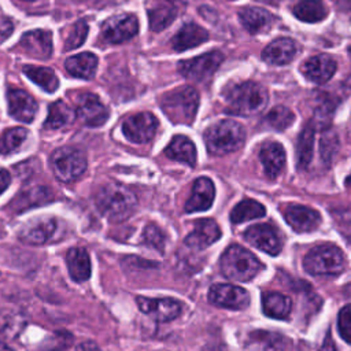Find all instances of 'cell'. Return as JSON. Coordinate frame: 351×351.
Listing matches in <instances>:
<instances>
[{
  "label": "cell",
  "instance_id": "7dc6e473",
  "mask_svg": "<svg viewBox=\"0 0 351 351\" xmlns=\"http://www.w3.org/2000/svg\"><path fill=\"white\" fill-rule=\"evenodd\" d=\"M346 185H347L348 188H351V174L346 178Z\"/></svg>",
  "mask_w": 351,
  "mask_h": 351
},
{
  "label": "cell",
  "instance_id": "74e56055",
  "mask_svg": "<svg viewBox=\"0 0 351 351\" xmlns=\"http://www.w3.org/2000/svg\"><path fill=\"white\" fill-rule=\"evenodd\" d=\"M88 23L85 21H78L73 25V27L69 32L67 38L64 40V51H71L84 44L88 36Z\"/></svg>",
  "mask_w": 351,
  "mask_h": 351
},
{
  "label": "cell",
  "instance_id": "ab89813d",
  "mask_svg": "<svg viewBox=\"0 0 351 351\" xmlns=\"http://www.w3.org/2000/svg\"><path fill=\"white\" fill-rule=\"evenodd\" d=\"M337 328H339L340 336L348 344H351V304H347L340 310L339 318H337Z\"/></svg>",
  "mask_w": 351,
  "mask_h": 351
},
{
  "label": "cell",
  "instance_id": "7a4b0ae2",
  "mask_svg": "<svg viewBox=\"0 0 351 351\" xmlns=\"http://www.w3.org/2000/svg\"><path fill=\"white\" fill-rule=\"evenodd\" d=\"M228 112L248 117L261 112L267 104L266 89L254 81H243L228 86L223 92Z\"/></svg>",
  "mask_w": 351,
  "mask_h": 351
},
{
  "label": "cell",
  "instance_id": "cb8c5ba5",
  "mask_svg": "<svg viewBox=\"0 0 351 351\" xmlns=\"http://www.w3.org/2000/svg\"><path fill=\"white\" fill-rule=\"evenodd\" d=\"M298 53V44L292 38H277L271 41L262 52V59L270 64L282 66L293 60Z\"/></svg>",
  "mask_w": 351,
  "mask_h": 351
},
{
  "label": "cell",
  "instance_id": "8d00e7d4",
  "mask_svg": "<svg viewBox=\"0 0 351 351\" xmlns=\"http://www.w3.org/2000/svg\"><path fill=\"white\" fill-rule=\"evenodd\" d=\"M293 119H295L293 112L284 106H277L271 108L265 118L266 123L276 130H285L292 125Z\"/></svg>",
  "mask_w": 351,
  "mask_h": 351
},
{
  "label": "cell",
  "instance_id": "9c48e42d",
  "mask_svg": "<svg viewBox=\"0 0 351 351\" xmlns=\"http://www.w3.org/2000/svg\"><path fill=\"white\" fill-rule=\"evenodd\" d=\"M58 228V219L53 217L33 218L21 226L18 230V239L25 244H45L55 237Z\"/></svg>",
  "mask_w": 351,
  "mask_h": 351
},
{
  "label": "cell",
  "instance_id": "4fadbf2b",
  "mask_svg": "<svg viewBox=\"0 0 351 351\" xmlns=\"http://www.w3.org/2000/svg\"><path fill=\"white\" fill-rule=\"evenodd\" d=\"M244 239L251 245L273 256L278 255L282 248V241L278 230L269 223H259V225L250 226L244 233Z\"/></svg>",
  "mask_w": 351,
  "mask_h": 351
},
{
  "label": "cell",
  "instance_id": "7c38bea8",
  "mask_svg": "<svg viewBox=\"0 0 351 351\" xmlns=\"http://www.w3.org/2000/svg\"><path fill=\"white\" fill-rule=\"evenodd\" d=\"M75 115L84 125L97 128L106 123L110 112L96 95L81 93L75 100Z\"/></svg>",
  "mask_w": 351,
  "mask_h": 351
},
{
  "label": "cell",
  "instance_id": "e575fe53",
  "mask_svg": "<svg viewBox=\"0 0 351 351\" xmlns=\"http://www.w3.org/2000/svg\"><path fill=\"white\" fill-rule=\"evenodd\" d=\"M266 213V208L263 204L254 199H244L240 203H237L233 210L230 211V221L233 223H243L250 219L261 218Z\"/></svg>",
  "mask_w": 351,
  "mask_h": 351
},
{
  "label": "cell",
  "instance_id": "7bdbcfd3",
  "mask_svg": "<svg viewBox=\"0 0 351 351\" xmlns=\"http://www.w3.org/2000/svg\"><path fill=\"white\" fill-rule=\"evenodd\" d=\"M11 182L10 173L7 170H0V193L4 192Z\"/></svg>",
  "mask_w": 351,
  "mask_h": 351
},
{
  "label": "cell",
  "instance_id": "ffe728a7",
  "mask_svg": "<svg viewBox=\"0 0 351 351\" xmlns=\"http://www.w3.org/2000/svg\"><path fill=\"white\" fill-rule=\"evenodd\" d=\"M19 47L29 56L47 59L52 53V36L47 30H32L22 36Z\"/></svg>",
  "mask_w": 351,
  "mask_h": 351
},
{
  "label": "cell",
  "instance_id": "f6af8a7d",
  "mask_svg": "<svg viewBox=\"0 0 351 351\" xmlns=\"http://www.w3.org/2000/svg\"><path fill=\"white\" fill-rule=\"evenodd\" d=\"M333 1H336L337 5L341 8H348L351 5V0H333Z\"/></svg>",
  "mask_w": 351,
  "mask_h": 351
},
{
  "label": "cell",
  "instance_id": "d590c367",
  "mask_svg": "<svg viewBox=\"0 0 351 351\" xmlns=\"http://www.w3.org/2000/svg\"><path fill=\"white\" fill-rule=\"evenodd\" d=\"M27 130L25 128L7 129L0 137V154L7 155L15 152L27 138Z\"/></svg>",
  "mask_w": 351,
  "mask_h": 351
},
{
  "label": "cell",
  "instance_id": "f1b7e54d",
  "mask_svg": "<svg viewBox=\"0 0 351 351\" xmlns=\"http://www.w3.org/2000/svg\"><path fill=\"white\" fill-rule=\"evenodd\" d=\"M64 69L73 77L89 80L96 73L97 58L92 52H82L67 58L64 62Z\"/></svg>",
  "mask_w": 351,
  "mask_h": 351
},
{
  "label": "cell",
  "instance_id": "5bb4252c",
  "mask_svg": "<svg viewBox=\"0 0 351 351\" xmlns=\"http://www.w3.org/2000/svg\"><path fill=\"white\" fill-rule=\"evenodd\" d=\"M208 300L219 307L243 310L250 304V295L244 288L232 284H215L208 291Z\"/></svg>",
  "mask_w": 351,
  "mask_h": 351
},
{
  "label": "cell",
  "instance_id": "f35d334b",
  "mask_svg": "<svg viewBox=\"0 0 351 351\" xmlns=\"http://www.w3.org/2000/svg\"><path fill=\"white\" fill-rule=\"evenodd\" d=\"M143 243L147 244L148 247H152V248L163 252L165 243H166V236H165V233L156 225L149 223L144 229Z\"/></svg>",
  "mask_w": 351,
  "mask_h": 351
},
{
  "label": "cell",
  "instance_id": "8992f818",
  "mask_svg": "<svg viewBox=\"0 0 351 351\" xmlns=\"http://www.w3.org/2000/svg\"><path fill=\"white\" fill-rule=\"evenodd\" d=\"M303 266L313 276H336L346 266L343 251L332 244L318 245L307 252L303 259Z\"/></svg>",
  "mask_w": 351,
  "mask_h": 351
},
{
  "label": "cell",
  "instance_id": "c3c4849f",
  "mask_svg": "<svg viewBox=\"0 0 351 351\" xmlns=\"http://www.w3.org/2000/svg\"><path fill=\"white\" fill-rule=\"evenodd\" d=\"M26 1H34V0H26Z\"/></svg>",
  "mask_w": 351,
  "mask_h": 351
},
{
  "label": "cell",
  "instance_id": "6da1fadb",
  "mask_svg": "<svg viewBox=\"0 0 351 351\" xmlns=\"http://www.w3.org/2000/svg\"><path fill=\"white\" fill-rule=\"evenodd\" d=\"M97 210L111 222H122L129 218L136 206V195L119 182H108L103 185L95 195Z\"/></svg>",
  "mask_w": 351,
  "mask_h": 351
},
{
  "label": "cell",
  "instance_id": "d6a6232c",
  "mask_svg": "<svg viewBox=\"0 0 351 351\" xmlns=\"http://www.w3.org/2000/svg\"><path fill=\"white\" fill-rule=\"evenodd\" d=\"M314 123L310 122L307 123L299 137H298V144H296V162L299 169H307L311 158H313V147H314Z\"/></svg>",
  "mask_w": 351,
  "mask_h": 351
},
{
  "label": "cell",
  "instance_id": "ac0fdd59",
  "mask_svg": "<svg viewBox=\"0 0 351 351\" xmlns=\"http://www.w3.org/2000/svg\"><path fill=\"white\" fill-rule=\"evenodd\" d=\"M284 218L288 225L298 233L311 232L321 223L319 213L302 204L287 206L284 210Z\"/></svg>",
  "mask_w": 351,
  "mask_h": 351
},
{
  "label": "cell",
  "instance_id": "603a6c76",
  "mask_svg": "<svg viewBox=\"0 0 351 351\" xmlns=\"http://www.w3.org/2000/svg\"><path fill=\"white\" fill-rule=\"evenodd\" d=\"M259 159L263 166L265 174L269 178H277L285 166V149L280 143H265L259 151Z\"/></svg>",
  "mask_w": 351,
  "mask_h": 351
},
{
  "label": "cell",
  "instance_id": "e0dca14e",
  "mask_svg": "<svg viewBox=\"0 0 351 351\" xmlns=\"http://www.w3.org/2000/svg\"><path fill=\"white\" fill-rule=\"evenodd\" d=\"M7 103H8V112L10 115L21 122H32L37 114L38 104L33 96L27 92L11 88L7 92Z\"/></svg>",
  "mask_w": 351,
  "mask_h": 351
},
{
  "label": "cell",
  "instance_id": "bcb514c9",
  "mask_svg": "<svg viewBox=\"0 0 351 351\" xmlns=\"http://www.w3.org/2000/svg\"><path fill=\"white\" fill-rule=\"evenodd\" d=\"M0 351H14L11 347H8L4 341L0 340Z\"/></svg>",
  "mask_w": 351,
  "mask_h": 351
},
{
  "label": "cell",
  "instance_id": "836d02e7",
  "mask_svg": "<svg viewBox=\"0 0 351 351\" xmlns=\"http://www.w3.org/2000/svg\"><path fill=\"white\" fill-rule=\"evenodd\" d=\"M25 75L32 80L36 85H38L45 92H55L59 86L58 75L48 67H37V66H25L22 69Z\"/></svg>",
  "mask_w": 351,
  "mask_h": 351
},
{
  "label": "cell",
  "instance_id": "ee69618b",
  "mask_svg": "<svg viewBox=\"0 0 351 351\" xmlns=\"http://www.w3.org/2000/svg\"><path fill=\"white\" fill-rule=\"evenodd\" d=\"M75 351H100V348L95 341H82L77 346Z\"/></svg>",
  "mask_w": 351,
  "mask_h": 351
},
{
  "label": "cell",
  "instance_id": "60d3db41",
  "mask_svg": "<svg viewBox=\"0 0 351 351\" xmlns=\"http://www.w3.org/2000/svg\"><path fill=\"white\" fill-rule=\"evenodd\" d=\"M337 145H339L337 134L335 132H332V130H326L322 134V138H321V155H322V159L329 160L333 156V154L336 152Z\"/></svg>",
  "mask_w": 351,
  "mask_h": 351
},
{
  "label": "cell",
  "instance_id": "52a82bcc",
  "mask_svg": "<svg viewBox=\"0 0 351 351\" xmlns=\"http://www.w3.org/2000/svg\"><path fill=\"white\" fill-rule=\"evenodd\" d=\"M49 165L53 176L60 182H71L85 173L88 162L81 149L74 147H60L51 154Z\"/></svg>",
  "mask_w": 351,
  "mask_h": 351
},
{
  "label": "cell",
  "instance_id": "277c9868",
  "mask_svg": "<svg viewBox=\"0 0 351 351\" xmlns=\"http://www.w3.org/2000/svg\"><path fill=\"white\" fill-rule=\"evenodd\" d=\"M245 130L241 123L232 119H222L204 132V143L210 154L226 155L243 147Z\"/></svg>",
  "mask_w": 351,
  "mask_h": 351
},
{
  "label": "cell",
  "instance_id": "2e32d148",
  "mask_svg": "<svg viewBox=\"0 0 351 351\" xmlns=\"http://www.w3.org/2000/svg\"><path fill=\"white\" fill-rule=\"evenodd\" d=\"M145 10L149 29L152 32H160L177 18L180 7L177 0H147Z\"/></svg>",
  "mask_w": 351,
  "mask_h": 351
},
{
  "label": "cell",
  "instance_id": "8fae6325",
  "mask_svg": "<svg viewBox=\"0 0 351 351\" xmlns=\"http://www.w3.org/2000/svg\"><path fill=\"white\" fill-rule=\"evenodd\" d=\"M138 32V21L133 14H118L114 15L101 25V36L111 44H121Z\"/></svg>",
  "mask_w": 351,
  "mask_h": 351
},
{
  "label": "cell",
  "instance_id": "30bf717a",
  "mask_svg": "<svg viewBox=\"0 0 351 351\" xmlns=\"http://www.w3.org/2000/svg\"><path fill=\"white\" fill-rule=\"evenodd\" d=\"M158 119L151 112H138L122 123L123 136L136 144H144L154 138L158 130Z\"/></svg>",
  "mask_w": 351,
  "mask_h": 351
},
{
  "label": "cell",
  "instance_id": "d6986e66",
  "mask_svg": "<svg viewBox=\"0 0 351 351\" xmlns=\"http://www.w3.org/2000/svg\"><path fill=\"white\" fill-rule=\"evenodd\" d=\"M214 196H215V188L213 181L208 177L196 178L192 186V193L185 203V211L197 213V211L208 210L213 204Z\"/></svg>",
  "mask_w": 351,
  "mask_h": 351
},
{
  "label": "cell",
  "instance_id": "5b68a950",
  "mask_svg": "<svg viewBox=\"0 0 351 351\" xmlns=\"http://www.w3.org/2000/svg\"><path fill=\"white\" fill-rule=\"evenodd\" d=\"M219 267L226 278L245 282L254 278L263 269V265L248 250L240 245H230L222 254Z\"/></svg>",
  "mask_w": 351,
  "mask_h": 351
},
{
  "label": "cell",
  "instance_id": "d4e9b609",
  "mask_svg": "<svg viewBox=\"0 0 351 351\" xmlns=\"http://www.w3.org/2000/svg\"><path fill=\"white\" fill-rule=\"evenodd\" d=\"M207 40H208V32L206 29H203L202 26L193 22H188L173 36L171 47L176 51L181 52V51H186L189 48L197 47Z\"/></svg>",
  "mask_w": 351,
  "mask_h": 351
},
{
  "label": "cell",
  "instance_id": "44dd1931",
  "mask_svg": "<svg viewBox=\"0 0 351 351\" xmlns=\"http://www.w3.org/2000/svg\"><path fill=\"white\" fill-rule=\"evenodd\" d=\"M336 71V62L329 55H315L307 59L302 64L303 75L315 82V84H325L328 82Z\"/></svg>",
  "mask_w": 351,
  "mask_h": 351
},
{
  "label": "cell",
  "instance_id": "83f0119b",
  "mask_svg": "<svg viewBox=\"0 0 351 351\" xmlns=\"http://www.w3.org/2000/svg\"><path fill=\"white\" fill-rule=\"evenodd\" d=\"M165 155L169 159L185 163L188 166H195L196 163V147L186 136L182 134H177L171 138L165 149Z\"/></svg>",
  "mask_w": 351,
  "mask_h": 351
},
{
  "label": "cell",
  "instance_id": "b9f144b4",
  "mask_svg": "<svg viewBox=\"0 0 351 351\" xmlns=\"http://www.w3.org/2000/svg\"><path fill=\"white\" fill-rule=\"evenodd\" d=\"M14 30V23L10 18L0 15V43L5 41Z\"/></svg>",
  "mask_w": 351,
  "mask_h": 351
},
{
  "label": "cell",
  "instance_id": "1f68e13d",
  "mask_svg": "<svg viewBox=\"0 0 351 351\" xmlns=\"http://www.w3.org/2000/svg\"><path fill=\"white\" fill-rule=\"evenodd\" d=\"M293 15L307 23L319 22L328 15V8L322 0H299L293 8Z\"/></svg>",
  "mask_w": 351,
  "mask_h": 351
},
{
  "label": "cell",
  "instance_id": "3957f363",
  "mask_svg": "<svg viewBox=\"0 0 351 351\" xmlns=\"http://www.w3.org/2000/svg\"><path fill=\"white\" fill-rule=\"evenodd\" d=\"M159 103L171 122L191 125L197 112L199 93L192 86H178L165 93Z\"/></svg>",
  "mask_w": 351,
  "mask_h": 351
},
{
  "label": "cell",
  "instance_id": "484cf974",
  "mask_svg": "<svg viewBox=\"0 0 351 351\" xmlns=\"http://www.w3.org/2000/svg\"><path fill=\"white\" fill-rule=\"evenodd\" d=\"M66 265L70 277L82 282L90 277V258L84 247H73L66 254Z\"/></svg>",
  "mask_w": 351,
  "mask_h": 351
},
{
  "label": "cell",
  "instance_id": "4dcf8cb0",
  "mask_svg": "<svg viewBox=\"0 0 351 351\" xmlns=\"http://www.w3.org/2000/svg\"><path fill=\"white\" fill-rule=\"evenodd\" d=\"M75 111L66 104L63 100H58L52 103L48 108V117L44 122V129L55 130L60 129L69 123H71L75 118Z\"/></svg>",
  "mask_w": 351,
  "mask_h": 351
},
{
  "label": "cell",
  "instance_id": "ba28073f",
  "mask_svg": "<svg viewBox=\"0 0 351 351\" xmlns=\"http://www.w3.org/2000/svg\"><path fill=\"white\" fill-rule=\"evenodd\" d=\"M223 62V53L219 51H210L192 59L181 60L178 63V71L191 81L202 82L210 78Z\"/></svg>",
  "mask_w": 351,
  "mask_h": 351
},
{
  "label": "cell",
  "instance_id": "4316f807",
  "mask_svg": "<svg viewBox=\"0 0 351 351\" xmlns=\"http://www.w3.org/2000/svg\"><path fill=\"white\" fill-rule=\"evenodd\" d=\"M239 18L244 29L251 34H256L269 29L274 21L270 12L258 7L241 8L239 12Z\"/></svg>",
  "mask_w": 351,
  "mask_h": 351
},
{
  "label": "cell",
  "instance_id": "9a60e30c",
  "mask_svg": "<svg viewBox=\"0 0 351 351\" xmlns=\"http://www.w3.org/2000/svg\"><path fill=\"white\" fill-rule=\"evenodd\" d=\"M138 308L152 317L155 321L167 322L176 319L181 313V306L171 298H145L138 296L136 299Z\"/></svg>",
  "mask_w": 351,
  "mask_h": 351
},
{
  "label": "cell",
  "instance_id": "7402d4cb",
  "mask_svg": "<svg viewBox=\"0 0 351 351\" xmlns=\"http://www.w3.org/2000/svg\"><path fill=\"white\" fill-rule=\"evenodd\" d=\"M219 237H221V229H219L218 223L213 219L203 218V219H197L195 222V228L186 236L185 244L191 248L202 250V248L208 247L214 241H217Z\"/></svg>",
  "mask_w": 351,
  "mask_h": 351
},
{
  "label": "cell",
  "instance_id": "f546056e",
  "mask_svg": "<svg viewBox=\"0 0 351 351\" xmlns=\"http://www.w3.org/2000/svg\"><path fill=\"white\" fill-rule=\"evenodd\" d=\"M263 313L276 319H284L289 315L292 308V300L280 292H267L262 298Z\"/></svg>",
  "mask_w": 351,
  "mask_h": 351
}]
</instances>
